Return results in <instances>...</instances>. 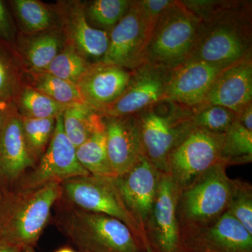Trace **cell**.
<instances>
[{
	"label": "cell",
	"mask_w": 252,
	"mask_h": 252,
	"mask_svg": "<svg viewBox=\"0 0 252 252\" xmlns=\"http://www.w3.org/2000/svg\"><path fill=\"white\" fill-rule=\"evenodd\" d=\"M62 195L60 181L34 189L0 190V241L21 249L33 247Z\"/></svg>",
	"instance_id": "6da1fadb"
},
{
	"label": "cell",
	"mask_w": 252,
	"mask_h": 252,
	"mask_svg": "<svg viewBox=\"0 0 252 252\" xmlns=\"http://www.w3.org/2000/svg\"><path fill=\"white\" fill-rule=\"evenodd\" d=\"M250 11L249 3L237 1L209 21H201L189 60L228 67L252 56Z\"/></svg>",
	"instance_id": "7a4b0ae2"
},
{
	"label": "cell",
	"mask_w": 252,
	"mask_h": 252,
	"mask_svg": "<svg viewBox=\"0 0 252 252\" xmlns=\"http://www.w3.org/2000/svg\"><path fill=\"white\" fill-rule=\"evenodd\" d=\"M227 165L219 163L180 190L177 217L181 235L203 228L228 210L235 180L226 174Z\"/></svg>",
	"instance_id": "3957f363"
},
{
	"label": "cell",
	"mask_w": 252,
	"mask_h": 252,
	"mask_svg": "<svg viewBox=\"0 0 252 252\" xmlns=\"http://www.w3.org/2000/svg\"><path fill=\"white\" fill-rule=\"evenodd\" d=\"M59 223L85 252H146L130 228L114 217L69 206Z\"/></svg>",
	"instance_id": "277c9868"
},
{
	"label": "cell",
	"mask_w": 252,
	"mask_h": 252,
	"mask_svg": "<svg viewBox=\"0 0 252 252\" xmlns=\"http://www.w3.org/2000/svg\"><path fill=\"white\" fill-rule=\"evenodd\" d=\"M200 23L182 1H174L158 20L144 52V63L174 69L187 62Z\"/></svg>",
	"instance_id": "5b68a950"
},
{
	"label": "cell",
	"mask_w": 252,
	"mask_h": 252,
	"mask_svg": "<svg viewBox=\"0 0 252 252\" xmlns=\"http://www.w3.org/2000/svg\"><path fill=\"white\" fill-rule=\"evenodd\" d=\"M137 115L144 155L160 173L167 174L169 155L193 129L192 111L162 100Z\"/></svg>",
	"instance_id": "8992f818"
},
{
	"label": "cell",
	"mask_w": 252,
	"mask_h": 252,
	"mask_svg": "<svg viewBox=\"0 0 252 252\" xmlns=\"http://www.w3.org/2000/svg\"><path fill=\"white\" fill-rule=\"evenodd\" d=\"M61 187L63 195L72 205L85 211L122 220L144 245L147 235L127 210L114 177L80 176L63 181Z\"/></svg>",
	"instance_id": "52a82bcc"
},
{
	"label": "cell",
	"mask_w": 252,
	"mask_h": 252,
	"mask_svg": "<svg viewBox=\"0 0 252 252\" xmlns=\"http://www.w3.org/2000/svg\"><path fill=\"white\" fill-rule=\"evenodd\" d=\"M223 140L224 134L193 128L172 151L167 160V174L180 190L217 164H225Z\"/></svg>",
	"instance_id": "ba28073f"
},
{
	"label": "cell",
	"mask_w": 252,
	"mask_h": 252,
	"mask_svg": "<svg viewBox=\"0 0 252 252\" xmlns=\"http://www.w3.org/2000/svg\"><path fill=\"white\" fill-rule=\"evenodd\" d=\"M155 26L144 18L138 1L109 34L107 52L100 62L132 71L144 63V55Z\"/></svg>",
	"instance_id": "9c48e42d"
},
{
	"label": "cell",
	"mask_w": 252,
	"mask_h": 252,
	"mask_svg": "<svg viewBox=\"0 0 252 252\" xmlns=\"http://www.w3.org/2000/svg\"><path fill=\"white\" fill-rule=\"evenodd\" d=\"M34 168L14 189L37 188L51 181L62 182L73 177L91 175L78 160L76 147L64 133L62 114L57 118L54 135L45 153Z\"/></svg>",
	"instance_id": "30bf717a"
},
{
	"label": "cell",
	"mask_w": 252,
	"mask_h": 252,
	"mask_svg": "<svg viewBox=\"0 0 252 252\" xmlns=\"http://www.w3.org/2000/svg\"><path fill=\"white\" fill-rule=\"evenodd\" d=\"M172 69L144 63L132 71L126 90L102 117H119L136 115L165 99Z\"/></svg>",
	"instance_id": "8fae6325"
},
{
	"label": "cell",
	"mask_w": 252,
	"mask_h": 252,
	"mask_svg": "<svg viewBox=\"0 0 252 252\" xmlns=\"http://www.w3.org/2000/svg\"><path fill=\"white\" fill-rule=\"evenodd\" d=\"M180 191L171 176L161 173L145 228L147 240L154 252H184L177 217Z\"/></svg>",
	"instance_id": "7c38bea8"
},
{
	"label": "cell",
	"mask_w": 252,
	"mask_h": 252,
	"mask_svg": "<svg viewBox=\"0 0 252 252\" xmlns=\"http://www.w3.org/2000/svg\"><path fill=\"white\" fill-rule=\"evenodd\" d=\"M52 6L66 45L91 63L100 62L108 49L109 34L89 24L84 13V1L61 0Z\"/></svg>",
	"instance_id": "4fadbf2b"
},
{
	"label": "cell",
	"mask_w": 252,
	"mask_h": 252,
	"mask_svg": "<svg viewBox=\"0 0 252 252\" xmlns=\"http://www.w3.org/2000/svg\"><path fill=\"white\" fill-rule=\"evenodd\" d=\"M160 175L143 154L128 171L114 177L127 210L144 232L157 196Z\"/></svg>",
	"instance_id": "5bb4252c"
},
{
	"label": "cell",
	"mask_w": 252,
	"mask_h": 252,
	"mask_svg": "<svg viewBox=\"0 0 252 252\" xmlns=\"http://www.w3.org/2000/svg\"><path fill=\"white\" fill-rule=\"evenodd\" d=\"M182 241L184 252H252V235L228 211Z\"/></svg>",
	"instance_id": "9a60e30c"
},
{
	"label": "cell",
	"mask_w": 252,
	"mask_h": 252,
	"mask_svg": "<svg viewBox=\"0 0 252 252\" xmlns=\"http://www.w3.org/2000/svg\"><path fill=\"white\" fill-rule=\"evenodd\" d=\"M226 67L189 60L172 69L164 100L170 101L191 111L199 108L205 102L217 77Z\"/></svg>",
	"instance_id": "2e32d148"
},
{
	"label": "cell",
	"mask_w": 252,
	"mask_h": 252,
	"mask_svg": "<svg viewBox=\"0 0 252 252\" xmlns=\"http://www.w3.org/2000/svg\"><path fill=\"white\" fill-rule=\"evenodd\" d=\"M102 118L109 161L117 177L128 171L143 155L140 120L137 114Z\"/></svg>",
	"instance_id": "e0dca14e"
},
{
	"label": "cell",
	"mask_w": 252,
	"mask_h": 252,
	"mask_svg": "<svg viewBox=\"0 0 252 252\" xmlns=\"http://www.w3.org/2000/svg\"><path fill=\"white\" fill-rule=\"evenodd\" d=\"M132 71L102 62L92 63L77 88L84 103L99 114L126 90Z\"/></svg>",
	"instance_id": "ac0fdd59"
},
{
	"label": "cell",
	"mask_w": 252,
	"mask_h": 252,
	"mask_svg": "<svg viewBox=\"0 0 252 252\" xmlns=\"http://www.w3.org/2000/svg\"><path fill=\"white\" fill-rule=\"evenodd\" d=\"M34 165L25 142L22 119L17 111L0 132V190L15 188Z\"/></svg>",
	"instance_id": "d6986e66"
},
{
	"label": "cell",
	"mask_w": 252,
	"mask_h": 252,
	"mask_svg": "<svg viewBox=\"0 0 252 252\" xmlns=\"http://www.w3.org/2000/svg\"><path fill=\"white\" fill-rule=\"evenodd\" d=\"M252 103V59L250 56L231 64L220 73L205 102L199 108L217 105L238 114Z\"/></svg>",
	"instance_id": "ffe728a7"
},
{
	"label": "cell",
	"mask_w": 252,
	"mask_h": 252,
	"mask_svg": "<svg viewBox=\"0 0 252 252\" xmlns=\"http://www.w3.org/2000/svg\"><path fill=\"white\" fill-rule=\"evenodd\" d=\"M65 45L59 26L39 32H17L14 47L25 71L42 70Z\"/></svg>",
	"instance_id": "44dd1931"
},
{
	"label": "cell",
	"mask_w": 252,
	"mask_h": 252,
	"mask_svg": "<svg viewBox=\"0 0 252 252\" xmlns=\"http://www.w3.org/2000/svg\"><path fill=\"white\" fill-rule=\"evenodd\" d=\"M62 118L64 133L76 148L96 132L104 130L102 116L85 103L67 106Z\"/></svg>",
	"instance_id": "7402d4cb"
},
{
	"label": "cell",
	"mask_w": 252,
	"mask_h": 252,
	"mask_svg": "<svg viewBox=\"0 0 252 252\" xmlns=\"http://www.w3.org/2000/svg\"><path fill=\"white\" fill-rule=\"evenodd\" d=\"M21 32L31 34L57 26L52 5L38 0L8 1Z\"/></svg>",
	"instance_id": "603a6c76"
},
{
	"label": "cell",
	"mask_w": 252,
	"mask_h": 252,
	"mask_svg": "<svg viewBox=\"0 0 252 252\" xmlns=\"http://www.w3.org/2000/svg\"><path fill=\"white\" fill-rule=\"evenodd\" d=\"M23 83L63 105L84 103L77 85L44 71H25Z\"/></svg>",
	"instance_id": "cb8c5ba5"
},
{
	"label": "cell",
	"mask_w": 252,
	"mask_h": 252,
	"mask_svg": "<svg viewBox=\"0 0 252 252\" xmlns=\"http://www.w3.org/2000/svg\"><path fill=\"white\" fill-rule=\"evenodd\" d=\"M14 102L19 115L28 119L58 118L67 107L24 83Z\"/></svg>",
	"instance_id": "d4e9b609"
},
{
	"label": "cell",
	"mask_w": 252,
	"mask_h": 252,
	"mask_svg": "<svg viewBox=\"0 0 252 252\" xmlns=\"http://www.w3.org/2000/svg\"><path fill=\"white\" fill-rule=\"evenodd\" d=\"M78 160L91 175L99 177H116L107 153L104 130L91 136L76 148Z\"/></svg>",
	"instance_id": "484cf974"
},
{
	"label": "cell",
	"mask_w": 252,
	"mask_h": 252,
	"mask_svg": "<svg viewBox=\"0 0 252 252\" xmlns=\"http://www.w3.org/2000/svg\"><path fill=\"white\" fill-rule=\"evenodd\" d=\"M222 158L227 166L252 160V128L236 119L224 133Z\"/></svg>",
	"instance_id": "4316f807"
},
{
	"label": "cell",
	"mask_w": 252,
	"mask_h": 252,
	"mask_svg": "<svg viewBox=\"0 0 252 252\" xmlns=\"http://www.w3.org/2000/svg\"><path fill=\"white\" fill-rule=\"evenodd\" d=\"M24 72L14 44L0 41V99L14 101L23 84Z\"/></svg>",
	"instance_id": "83f0119b"
},
{
	"label": "cell",
	"mask_w": 252,
	"mask_h": 252,
	"mask_svg": "<svg viewBox=\"0 0 252 252\" xmlns=\"http://www.w3.org/2000/svg\"><path fill=\"white\" fill-rule=\"evenodd\" d=\"M130 0H93L84 1L86 20L93 28L110 32L127 13Z\"/></svg>",
	"instance_id": "f1b7e54d"
},
{
	"label": "cell",
	"mask_w": 252,
	"mask_h": 252,
	"mask_svg": "<svg viewBox=\"0 0 252 252\" xmlns=\"http://www.w3.org/2000/svg\"><path fill=\"white\" fill-rule=\"evenodd\" d=\"M91 64L77 51L65 44L42 71L77 85Z\"/></svg>",
	"instance_id": "f546056e"
},
{
	"label": "cell",
	"mask_w": 252,
	"mask_h": 252,
	"mask_svg": "<svg viewBox=\"0 0 252 252\" xmlns=\"http://www.w3.org/2000/svg\"><path fill=\"white\" fill-rule=\"evenodd\" d=\"M23 137L29 153L37 163L45 153L54 135L57 118L28 119L22 118Z\"/></svg>",
	"instance_id": "4dcf8cb0"
},
{
	"label": "cell",
	"mask_w": 252,
	"mask_h": 252,
	"mask_svg": "<svg viewBox=\"0 0 252 252\" xmlns=\"http://www.w3.org/2000/svg\"><path fill=\"white\" fill-rule=\"evenodd\" d=\"M238 114L220 106L210 105L192 111L190 122L193 128L224 134L236 119Z\"/></svg>",
	"instance_id": "1f68e13d"
},
{
	"label": "cell",
	"mask_w": 252,
	"mask_h": 252,
	"mask_svg": "<svg viewBox=\"0 0 252 252\" xmlns=\"http://www.w3.org/2000/svg\"><path fill=\"white\" fill-rule=\"evenodd\" d=\"M227 211L252 235V189L251 185L235 180L234 190Z\"/></svg>",
	"instance_id": "d6a6232c"
},
{
	"label": "cell",
	"mask_w": 252,
	"mask_h": 252,
	"mask_svg": "<svg viewBox=\"0 0 252 252\" xmlns=\"http://www.w3.org/2000/svg\"><path fill=\"white\" fill-rule=\"evenodd\" d=\"M17 32L6 3L0 0V41L14 44Z\"/></svg>",
	"instance_id": "836d02e7"
},
{
	"label": "cell",
	"mask_w": 252,
	"mask_h": 252,
	"mask_svg": "<svg viewBox=\"0 0 252 252\" xmlns=\"http://www.w3.org/2000/svg\"><path fill=\"white\" fill-rule=\"evenodd\" d=\"M17 112L14 101L0 99V132L10 117Z\"/></svg>",
	"instance_id": "e575fe53"
},
{
	"label": "cell",
	"mask_w": 252,
	"mask_h": 252,
	"mask_svg": "<svg viewBox=\"0 0 252 252\" xmlns=\"http://www.w3.org/2000/svg\"><path fill=\"white\" fill-rule=\"evenodd\" d=\"M22 249L0 241V252H21Z\"/></svg>",
	"instance_id": "d590c367"
},
{
	"label": "cell",
	"mask_w": 252,
	"mask_h": 252,
	"mask_svg": "<svg viewBox=\"0 0 252 252\" xmlns=\"http://www.w3.org/2000/svg\"><path fill=\"white\" fill-rule=\"evenodd\" d=\"M144 248H145L146 252H154L153 249L151 247L150 244L148 242V240H147V237H146L145 239H144Z\"/></svg>",
	"instance_id": "8d00e7d4"
},
{
	"label": "cell",
	"mask_w": 252,
	"mask_h": 252,
	"mask_svg": "<svg viewBox=\"0 0 252 252\" xmlns=\"http://www.w3.org/2000/svg\"><path fill=\"white\" fill-rule=\"evenodd\" d=\"M21 252H34L33 247H26V248H23Z\"/></svg>",
	"instance_id": "74e56055"
},
{
	"label": "cell",
	"mask_w": 252,
	"mask_h": 252,
	"mask_svg": "<svg viewBox=\"0 0 252 252\" xmlns=\"http://www.w3.org/2000/svg\"><path fill=\"white\" fill-rule=\"evenodd\" d=\"M56 252H75L74 251H73L72 249L70 248H63L61 249V250H59V251H57Z\"/></svg>",
	"instance_id": "f35d334b"
}]
</instances>
